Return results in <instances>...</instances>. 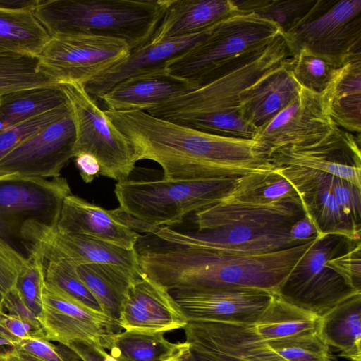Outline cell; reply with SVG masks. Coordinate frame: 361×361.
<instances>
[{"mask_svg":"<svg viewBox=\"0 0 361 361\" xmlns=\"http://www.w3.org/2000/svg\"><path fill=\"white\" fill-rule=\"evenodd\" d=\"M104 113L127 138L137 161L157 162L164 178L241 176L273 165L254 140L204 133L145 111L105 109Z\"/></svg>","mask_w":361,"mask_h":361,"instance_id":"cell-1","label":"cell"},{"mask_svg":"<svg viewBox=\"0 0 361 361\" xmlns=\"http://www.w3.org/2000/svg\"><path fill=\"white\" fill-rule=\"evenodd\" d=\"M316 238L257 255H233L164 243L162 246L142 245L135 249L142 273L169 291L241 286L276 293Z\"/></svg>","mask_w":361,"mask_h":361,"instance_id":"cell-2","label":"cell"},{"mask_svg":"<svg viewBox=\"0 0 361 361\" xmlns=\"http://www.w3.org/2000/svg\"><path fill=\"white\" fill-rule=\"evenodd\" d=\"M169 0H39L34 13L51 37L89 35L124 41L130 51L150 40Z\"/></svg>","mask_w":361,"mask_h":361,"instance_id":"cell-3","label":"cell"},{"mask_svg":"<svg viewBox=\"0 0 361 361\" xmlns=\"http://www.w3.org/2000/svg\"><path fill=\"white\" fill-rule=\"evenodd\" d=\"M290 56L283 33L271 42L230 59L204 75L197 88L145 112L176 121L221 111H238L244 94L281 68Z\"/></svg>","mask_w":361,"mask_h":361,"instance_id":"cell-4","label":"cell"},{"mask_svg":"<svg viewBox=\"0 0 361 361\" xmlns=\"http://www.w3.org/2000/svg\"><path fill=\"white\" fill-rule=\"evenodd\" d=\"M239 177L126 179L116 184L114 193L120 209L155 231L180 224L190 213L222 201L234 189Z\"/></svg>","mask_w":361,"mask_h":361,"instance_id":"cell-5","label":"cell"},{"mask_svg":"<svg viewBox=\"0 0 361 361\" xmlns=\"http://www.w3.org/2000/svg\"><path fill=\"white\" fill-rule=\"evenodd\" d=\"M283 35L290 56L305 47L345 65L361 56V0H317Z\"/></svg>","mask_w":361,"mask_h":361,"instance_id":"cell-6","label":"cell"},{"mask_svg":"<svg viewBox=\"0 0 361 361\" xmlns=\"http://www.w3.org/2000/svg\"><path fill=\"white\" fill-rule=\"evenodd\" d=\"M281 34L279 27L269 20L255 13H238L219 22L209 37L171 61L166 68L197 85L216 67L268 44Z\"/></svg>","mask_w":361,"mask_h":361,"instance_id":"cell-7","label":"cell"},{"mask_svg":"<svg viewBox=\"0 0 361 361\" xmlns=\"http://www.w3.org/2000/svg\"><path fill=\"white\" fill-rule=\"evenodd\" d=\"M70 104L75 126L73 157L82 153L94 156L99 175L118 181L128 179L137 161L133 147L114 125L93 97L78 82L61 83Z\"/></svg>","mask_w":361,"mask_h":361,"instance_id":"cell-8","label":"cell"},{"mask_svg":"<svg viewBox=\"0 0 361 361\" xmlns=\"http://www.w3.org/2000/svg\"><path fill=\"white\" fill-rule=\"evenodd\" d=\"M353 241L337 235H319L276 293L286 302L320 317L357 291L326 266Z\"/></svg>","mask_w":361,"mask_h":361,"instance_id":"cell-9","label":"cell"},{"mask_svg":"<svg viewBox=\"0 0 361 361\" xmlns=\"http://www.w3.org/2000/svg\"><path fill=\"white\" fill-rule=\"evenodd\" d=\"M123 40L89 35L51 37L38 56L37 71L58 84L85 85L128 56Z\"/></svg>","mask_w":361,"mask_h":361,"instance_id":"cell-10","label":"cell"},{"mask_svg":"<svg viewBox=\"0 0 361 361\" xmlns=\"http://www.w3.org/2000/svg\"><path fill=\"white\" fill-rule=\"evenodd\" d=\"M338 129L329 116L325 91L317 94L301 87L292 103L258 129L255 140L268 159L280 148H311Z\"/></svg>","mask_w":361,"mask_h":361,"instance_id":"cell-11","label":"cell"},{"mask_svg":"<svg viewBox=\"0 0 361 361\" xmlns=\"http://www.w3.org/2000/svg\"><path fill=\"white\" fill-rule=\"evenodd\" d=\"M71 194L61 176L0 175V235L5 238L30 219L56 226L63 200Z\"/></svg>","mask_w":361,"mask_h":361,"instance_id":"cell-12","label":"cell"},{"mask_svg":"<svg viewBox=\"0 0 361 361\" xmlns=\"http://www.w3.org/2000/svg\"><path fill=\"white\" fill-rule=\"evenodd\" d=\"M39 319L46 338L68 346L76 341L93 343L106 350L111 337L122 331L118 321L92 310L44 282Z\"/></svg>","mask_w":361,"mask_h":361,"instance_id":"cell-13","label":"cell"},{"mask_svg":"<svg viewBox=\"0 0 361 361\" xmlns=\"http://www.w3.org/2000/svg\"><path fill=\"white\" fill-rule=\"evenodd\" d=\"M188 322L252 324L270 304L274 293L241 286L170 291Z\"/></svg>","mask_w":361,"mask_h":361,"instance_id":"cell-14","label":"cell"},{"mask_svg":"<svg viewBox=\"0 0 361 361\" xmlns=\"http://www.w3.org/2000/svg\"><path fill=\"white\" fill-rule=\"evenodd\" d=\"M76 133L71 111L27 138L0 160V175L42 178L61 176L73 157Z\"/></svg>","mask_w":361,"mask_h":361,"instance_id":"cell-15","label":"cell"},{"mask_svg":"<svg viewBox=\"0 0 361 361\" xmlns=\"http://www.w3.org/2000/svg\"><path fill=\"white\" fill-rule=\"evenodd\" d=\"M28 251L47 253L72 260L75 264H109L142 271L137 252L98 238L59 231L55 226L25 221L18 229Z\"/></svg>","mask_w":361,"mask_h":361,"instance_id":"cell-16","label":"cell"},{"mask_svg":"<svg viewBox=\"0 0 361 361\" xmlns=\"http://www.w3.org/2000/svg\"><path fill=\"white\" fill-rule=\"evenodd\" d=\"M290 227L233 226L191 233H181L164 226L150 234L160 242L170 245L233 255H257L302 244L292 239L290 235Z\"/></svg>","mask_w":361,"mask_h":361,"instance_id":"cell-17","label":"cell"},{"mask_svg":"<svg viewBox=\"0 0 361 361\" xmlns=\"http://www.w3.org/2000/svg\"><path fill=\"white\" fill-rule=\"evenodd\" d=\"M183 329L191 349L219 361H289L258 336L250 324L189 322Z\"/></svg>","mask_w":361,"mask_h":361,"instance_id":"cell-18","label":"cell"},{"mask_svg":"<svg viewBox=\"0 0 361 361\" xmlns=\"http://www.w3.org/2000/svg\"><path fill=\"white\" fill-rule=\"evenodd\" d=\"M295 189L303 209L315 225L319 235H337L360 240L356 229L341 210L331 191L328 173L295 166H275Z\"/></svg>","mask_w":361,"mask_h":361,"instance_id":"cell-19","label":"cell"},{"mask_svg":"<svg viewBox=\"0 0 361 361\" xmlns=\"http://www.w3.org/2000/svg\"><path fill=\"white\" fill-rule=\"evenodd\" d=\"M119 324L124 330L166 333L183 329L188 320L170 291L144 274L129 288Z\"/></svg>","mask_w":361,"mask_h":361,"instance_id":"cell-20","label":"cell"},{"mask_svg":"<svg viewBox=\"0 0 361 361\" xmlns=\"http://www.w3.org/2000/svg\"><path fill=\"white\" fill-rule=\"evenodd\" d=\"M274 166H295L326 173L361 188L360 142L349 133H336L310 149L280 148L267 159Z\"/></svg>","mask_w":361,"mask_h":361,"instance_id":"cell-21","label":"cell"},{"mask_svg":"<svg viewBox=\"0 0 361 361\" xmlns=\"http://www.w3.org/2000/svg\"><path fill=\"white\" fill-rule=\"evenodd\" d=\"M219 23L192 35L157 43L148 42L131 50L123 60L85 84L84 86L86 92L93 98L101 99L123 80L166 68L171 61L209 37Z\"/></svg>","mask_w":361,"mask_h":361,"instance_id":"cell-22","label":"cell"},{"mask_svg":"<svg viewBox=\"0 0 361 361\" xmlns=\"http://www.w3.org/2000/svg\"><path fill=\"white\" fill-rule=\"evenodd\" d=\"M196 88L195 83L164 68L123 80L100 99L109 110L147 111Z\"/></svg>","mask_w":361,"mask_h":361,"instance_id":"cell-23","label":"cell"},{"mask_svg":"<svg viewBox=\"0 0 361 361\" xmlns=\"http://www.w3.org/2000/svg\"><path fill=\"white\" fill-rule=\"evenodd\" d=\"M300 197L270 204L221 201L195 213L199 232L233 226L290 227L305 216Z\"/></svg>","mask_w":361,"mask_h":361,"instance_id":"cell-24","label":"cell"},{"mask_svg":"<svg viewBox=\"0 0 361 361\" xmlns=\"http://www.w3.org/2000/svg\"><path fill=\"white\" fill-rule=\"evenodd\" d=\"M56 228L65 233L81 234L108 242L126 250H133L142 235L107 210L73 195L63 200Z\"/></svg>","mask_w":361,"mask_h":361,"instance_id":"cell-25","label":"cell"},{"mask_svg":"<svg viewBox=\"0 0 361 361\" xmlns=\"http://www.w3.org/2000/svg\"><path fill=\"white\" fill-rule=\"evenodd\" d=\"M240 13L233 0H169L149 43L188 37Z\"/></svg>","mask_w":361,"mask_h":361,"instance_id":"cell-26","label":"cell"},{"mask_svg":"<svg viewBox=\"0 0 361 361\" xmlns=\"http://www.w3.org/2000/svg\"><path fill=\"white\" fill-rule=\"evenodd\" d=\"M301 87L284 63L244 94L238 112L247 123L259 129L292 103Z\"/></svg>","mask_w":361,"mask_h":361,"instance_id":"cell-27","label":"cell"},{"mask_svg":"<svg viewBox=\"0 0 361 361\" xmlns=\"http://www.w3.org/2000/svg\"><path fill=\"white\" fill-rule=\"evenodd\" d=\"M321 341L350 361H361V292L343 300L319 317Z\"/></svg>","mask_w":361,"mask_h":361,"instance_id":"cell-28","label":"cell"},{"mask_svg":"<svg viewBox=\"0 0 361 361\" xmlns=\"http://www.w3.org/2000/svg\"><path fill=\"white\" fill-rule=\"evenodd\" d=\"M76 271L100 304L103 312L119 322L123 302L142 271L109 264H76Z\"/></svg>","mask_w":361,"mask_h":361,"instance_id":"cell-29","label":"cell"},{"mask_svg":"<svg viewBox=\"0 0 361 361\" xmlns=\"http://www.w3.org/2000/svg\"><path fill=\"white\" fill-rule=\"evenodd\" d=\"M329 116L340 128L360 134L361 56L341 67L325 90Z\"/></svg>","mask_w":361,"mask_h":361,"instance_id":"cell-30","label":"cell"},{"mask_svg":"<svg viewBox=\"0 0 361 361\" xmlns=\"http://www.w3.org/2000/svg\"><path fill=\"white\" fill-rule=\"evenodd\" d=\"M50 39L33 9L0 8V53L37 58Z\"/></svg>","mask_w":361,"mask_h":361,"instance_id":"cell-31","label":"cell"},{"mask_svg":"<svg viewBox=\"0 0 361 361\" xmlns=\"http://www.w3.org/2000/svg\"><path fill=\"white\" fill-rule=\"evenodd\" d=\"M68 102L60 84L11 91L0 96V133Z\"/></svg>","mask_w":361,"mask_h":361,"instance_id":"cell-32","label":"cell"},{"mask_svg":"<svg viewBox=\"0 0 361 361\" xmlns=\"http://www.w3.org/2000/svg\"><path fill=\"white\" fill-rule=\"evenodd\" d=\"M318 320L317 314L293 305L274 293L267 309L250 325L258 336L269 341L317 332Z\"/></svg>","mask_w":361,"mask_h":361,"instance_id":"cell-33","label":"cell"},{"mask_svg":"<svg viewBox=\"0 0 361 361\" xmlns=\"http://www.w3.org/2000/svg\"><path fill=\"white\" fill-rule=\"evenodd\" d=\"M294 187L271 166L238 178L232 192L222 201L251 204H270L298 198Z\"/></svg>","mask_w":361,"mask_h":361,"instance_id":"cell-34","label":"cell"},{"mask_svg":"<svg viewBox=\"0 0 361 361\" xmlns=\"http://www.w3.org/2000/svg\"><path fill=\"white\" fill-rule=\"evenodd\" d=\"M164 334L121 331L111 337L106 350L114 361H166L183 342L171 343Z\"/></svg>","mask_w":361,"mask_h":361,"instance_id":"cell-35","label":"cell"},{"mask_svg":"<svg viewBox=\"0 0 361 361\" xmlns=\"http://www.w3.org/2000/svg\"><path fill=\"white\" fill-rule=\"evenodd\" d=\"M29 252L40 258L46 283L91 309L104 312L99 302L78 276L74 262L47 253Z\"/></svg>","mask_w":361,"mask_h":361,"instance_id":"cell-36","label":"cell"},{"mask_svg":"<svg viewBox=\"0 0 361 361\" xmlns=\"http://www.w3.org/2000/svg\"><path fill=\"white\" fill-rule=\"evenodd\" d=\"M343 66L305 47L285 61V67L297 82L302 87L317 94H322L327 89Z\"/></svg>","mask_w":361,"mask_h":361,"instance_id":"cell-37","label":"cell"},{"mask_svg":"<svg viewBox=\"0 0 361 361\" xmlns=\"http://www.w3.org/2000/svg\"><path fill=\"white\" fill-rule=\"evenodd\" d=\"M38 59L0 53V96L11 91L58 84L37 71Z\"/></svg>","mask_w":361,"mask_h":361,"instance_id":"cell-38","label":"cell"},{"mask_svg":"<svg viewBox=\"0 0 361 361\" xmlns=\"http://www.w3.org/2000/svg\"><path fill=\"white\" fill-rule=\"evenodd\" d=\"M242 13H255L276 24L285 33L312 8L317 0H233Z\"/></svg>","mask_w":361,"mask_h":361,"instance_id":"cell-39","label":"cell"},{"mask_svg":"<svg viewBox=\"0 0 361 361\" xmlns=\"http://www.w3.org/2000/svg\"><path fill=\"white\" fill-rule=\"evenodd\" d=\"M173 123L204 133L233 138L255 140L258 132V129L247 123L238 111H221L189 116Z\"/></svg>","mask_w":361,"mask_h":361,"instance_id":"cell-40","label":"cell"},{"mask_svg":"<svg viewBox=\"0 0 361 361\" xmlns=\"http://www.w3.org/2000/svg\"><path fill=\"white\" fill-rule=\"evenodd\" d=\"M264 341L289 361H334L330 348L321 341L317 332L296 337Z\"/></svg>","mask_w":361,"mask_h":361,"instance_id":"cell-41","label":"cell"},{"mask_svg":"<svg viewBox=\"0 0 361 361\" xmlns=\"http://www.w3.org/2000/svg\"><path fill=\"white\" fill-rule=\"evenodd\" d=\"M44 276L40 258L32 253L18 274L14 288L25 305L39 318L42 312Z\"/></svg>","mask_w":361,"mask_h":361,"instance_id":"cell-42","label":"cell"},{"mask_svg":"<svg viewBox=\"0 0 361 361\" xmlns=\"http://www.w3.org/2000/svg\"><path fill=\"white\" fill-rule=\"evenodd\" d=\"M71 111L65 104L0 133V160L16 147Z\"/></svg>","mask_w":361,"mask_h":361,"instance_id":"cell-43","label":"cell"},{"mask_svg":"<svg viewBox=\"0 0 361 361\" xmlns=\"http://www.w3.org/2000/svg\"><path fill=\"white\" fill-rule=\"evenodd\" d=\"M337 203L354 227L361 228V188L341 178L328 174Z\"/></svg>","mask_w":361,"mask_h":361,"instance_id":"cell-44","label":"cell"},{"mask_svg":"<svg viewBox=\"0 0 361 361\" xmlns=\"http://www.w3.org/2000/svg\"><path fill=\"white\" fill-rule=\"evenodd\" d=\"M326 266L355 290L361 291V244L355 241L343 253L329 259Z\"/></svg>","mask_w":361,"mask_h":361,"instance_id":"cell-45","label":"cell"},{"mask_svg":"<svg viewBox=\"0 0 361 361\" xmlns=\"http://www.w3.org/2000/svg\"><path fill=\"white\" fill-rule=\"evenodd\" d=\"M44 361H82L69 347L56 345L45 338H28L18 342L15 346Z\"/></svg>","mask_w":361,"mask_h":361,"instance_id":"cell-46","label":"cell"},{"mask_svg":"<svg viewBox=\"0 0 361 361\" xmlns=\"http://www.w3.org/2000/svg\"><path fill=\"white\" fill-rule=\"evenodd\" d=\"M27 262V258L0 235V293L3 296L14 288L17 277Z\"/></svg>","mask_w":361,"mask_h":361,"instance_id":"cell-47","label":"cell"},{"mask_svg":"<svg viewBox=\"0 0 361 361\" xmlns=\"http://www.w3.org/2000/svg\"><path fill=\"white\" fill-rule=\"evenodd\" d=\"M0 336L13 343L28 338H45L42 324H35L5 312L0 314ZM47 339V338H46Z\"/></svg>","mask_w":361,"mask_h":361,"instance_id":"cell-48","label":"cell"},{"mask_svg":"<svg viewBox=\"0 0 361 361\" xmlns=\"http://www.w3.org/2000/svg\"><path fill=\"white\" fill-rule=\"evenodd\" d=\"M3 305L8 314L41 324L39 318L25 305L14 288L4 296Z\"/></svg>","mask_w":361,"mask_h":361,"instance_id":"cell-49","label":"cell"},{"mask_svg":"<svg viewBox=\"0 0 361 361\" xmlns=\"http://www.w3.org/2000/svg\"><path fill=\"white\" fill-rule=\"evenodd\" d=\"M82 361H114L109 353L93 343L76 341L68 345Z\"/></svg>","mask_w":361,"mask_h":361,"instance_id":"cell-50","label":"cell"},{"mask_svg":"<svg viewBox=\"0 0 361 361\" xmlns=\"http://www.w3.org/2000/svg\"><path fill=\"white\" fill-rule=\"evenodd\" d=\"M290 235L294 241L305 243L316 238L319 233L311 219L305 214L291 226Z\"/></svg>","mask_w":361,"mask_h":361,"instance_id":"cell-51","label":"cell"},{"mask_svg":"<svg viewBox=\"0 0 361 361\" xmlns=\"http://www.w3.org/2000/svg\"><path fill=\"white\" fill-rule=\"evenodd\" d=\"M75 164L80 171L82 179L87 183H91L100 173V165L98 160L92 155L87 153L78 154Z\"/></svg>","mask_w":361,"mask_h":361,"instance_id":"cell-52","label":"cell"},{"mask_svg":"<svg viewBox=\"0 0 361 361\" xmlns=\"http://www.w3.org/2000/svg\"><path fill=\"white\" fill-rule=\"evenodd\" d=\"M0 353L4 361H44L16 347Z\"/></svg>","mask_w":361,"mask_h":361,"instance_id":"cell-53","label":"cell"},{"mask_svg":"<svg viewBox=\"0 0 361 361\" xmlns=\"http://www.w3.org/2000/svg\"><path fill=\"white\" fill-rule=\"evenodd\" d=\"M39 0H0V8L6 9H35Z\"/></svg>","mask_w":361,"mask_h":361,"instance_id":"cell-54","label":"cell"},{"mask_svg":"<svg viewBox=\"0 0 361 361\" xmlns=\"http://www.w3.org/2000/svg\"><path fill=\"white\" fill-rule=\"evenodd\" d=\"M166 361H197L189 345L185 341L180 348Z\"/></svg>","mask_w":361,"mask_h":361,"instance_id":"cell-55","label":"cell"},{"mask_svg":"<svg viewBox=\"0 0 361 361\" xmlns=\"http://www.w3.org/2000/svg\"><path fill=\"white\" fill-rule=\"evenodd\" d=\"M190 350L197 361H219L206 353L191 348Z\"/></svg>","mask_w":361,"mask_h":361,"instance_id":"cell-56","label":"cell"},{"mask_svg":"<svg viewBox=\"0 0 361 361\" xmlns=\"http://www.w3.org/2000/svg\"><path fill=\"white\" fill-rule=\"evenodd\" d=\"M3 345H8L10 347H13V343L8 341V339L0 336V347Z\"/></svg>","mask_w":361,"mask_h":361,"instance_id":"cell-57","label":"cell"},{"mask_svg":"<svg viewBox=\"0 0 361 361\" xmlns=\"http://www.w3.org/2000/svg\"><path fill=\"white\" fill-rule=\"evenodd\" d=\"M3 301H4V296L0 293V314L2 313L3 312H4Z\"/></svg>","mask_w":361,"mask_h":361,"instance_id":"cell-58","label":"cell"},{"mask_svg":"<svg viewBox=\"0 0 361 361\" xmlns=\"http://www.w3.org/2000/svg\"><path fill=\"white\" fill-rule=\"evenodd\" d=\"M0 361H4L1 357V353H0Z\"/></svg>","mask_w":361,"mask_h":361,"instance_id":"cell-59","label":"cell"}]
</instances>
